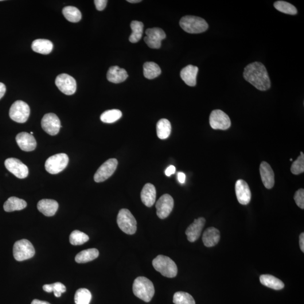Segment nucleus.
<instances>
[{"instance_id":"13","label":"nucleus","mask_w":304,"mask_h":304,"mask_svg":"<svg viewBox=\"0 0 304 304\" xmlns=\"http://www.w3.org/2000/svg\"><path fill=\"white\" fill-rule=\"evenodd\" d=\"M146 33V36L144 37V41L151 49L160 48L162 41L166 37L164 31L159 28L148 29Z\"/></svg>"},{"instance_id":"18","label":"nucleus","mask_w":304,"mask_h":304,"mask_svg":"<svg viewBox=\"0 0 304 304\" xmlns=\"http://www.w3.org/2000/svg\"><path fill=\"white\" fill-rule=\"evenodd\" d=\"M206 220L204 217H200L194 220L193 223L191 224L186 229L185 234L187 239L190 243L196 241L201 235L203 228L204 227Z\"/></svg>"},{"instance_id":"6","label":"nucleus","mask_w":304,"mask_h":304,"mask_svg":"<svg viewBox=\"0 0 304 304\" xmlns=\"http://www.w3.org/2000/svg\"><path fill=\"white\" fill-rule=\"evenodd\" d=\"M35 254L33 245L29 240L23 239L16 242L13 247L14 258L18 262L32 258Z\"/></svg>"},{"instance_id":"44","label":"nucleus","mask_w":304,"mask_h":304,"mask_svg":"<svg viewBox=\"0 0 304 304\" xmlns=\"http://www.w3.org/2000/svg\"><path fill=\"white\" fill-rule=\"evenodd\" d=\"M299 243L300 249L303 252H304V233H302L300 236Z\"/></svg>"},{"instance_id":"8","label":"nucleus","mask_w":304,"mask_h":304,"mask_svg":"<svg viewBox=\"0 0 304 304\" xmlns=\"http://www.w3.org/2000/svg\"><path fill=\"white\" fill-rule=\"evenodd\" d=\"M30 115V108L28 104L22 100H17L11 106L9 116L11 120L18 123H25Z\"/></svg>"},{"instance_id":"46","label":"nucleus","mask_w":304,"mask_h":304,"mask_svg":"<svg viewBox=\"0 0 304 304\" xmlns=\"http://www.w3.org/2000/svg\"><path fill=\"white\" fill-rule=\"evenodd\" d=\"M31 304H51L47 302L41 301V300L35 299L33 300Z\"/></svg>"},{"instance_id":"38","label":"nucleus","mask_w":304,"mask_h":304,"mask_svg":"<svg viewBox=\"0 0 304 304\" xmlns=\"http://www.w3.org/2000/svg\"><path fill=\"white\" fill-rule=\"evenodd\" d=\"M43 290L47 292H54V295L57 298L61 297L62 293L66 291V287L61 282H56L53 284H45L43 286Z\"/></svg>"},{"instance_id":"23","label":"nucleus","mask_w":304,"mask_h":304,"mask_svg":"<svg viewBox=\"0 0 304 304\" xmlns=\"http://www.w3.org/2000/svg\"><path fill=\"white\" fill-rule=\"evenodd\" d=\"M220 239V233L217 229L210 227L206 229L202 237V241L205 246L212 247L215 246Z\"/></svg>"},{"instance_id":"42","label":"nucleus","mask_w":304,"mask_h":304,"mask_svg":"<svg viewBox=\"0 0 304 304\" xmlns=\"http://www.w3.org/2000/svg\"><path fill=\"white\" fill-rule=\"evenodd\" d=\"M175 171H176V168H175V167L174 166L171 165L167 167L165 171V174L166 176L170 177L171 175H172L175 173Z\"/></svg>"},{"instance_id":"10","label":"nucleus","mask_w":304,"mask_h":304,"mask_svg":"<svg viewBox=\"0 0 304 304\" xmlns=\"http://www.w3.org/2000/svg\"><path fill=\"white\" fill-rule=\"evenodd\" d=\"M118 161L115 158L108 159L97 170L94 177V181L96 182H100L107 180L114 174L118 167Z\"/></svg>"},{"instance_id":"33","label":"nucleus","mask_w":304,"mask_h":304,"mask_svg":"<svg viewBox=\"0 0 304 304\" xmlns=\"http://www.w3.org/2000/svg\"><path fill=\"white\" fill-rule=\"evenodd\" d=\"M122 111L119 110H111L105 111L101 114L100 120L104 123H114L122 118Z\"/></svg>"},{"instance_id":"31","label":"nucleus","mask_w":304,"mask_h":304,"mask_svg":"<svg viewBox=\"0 0 304 304\" xmlns=\"http://www.w3.org/2000/svg\"><path fill=\"white\" fill-rule=\"evenodd\" d=\"M144 25L141 22L134 21L131 23L132 33L129 37L131 43H136L142 38L143 33Z\"/></svg>"},{"instance_id":"39","label":"nucleus","mask_w":304,"mask_h":304,"mask_svg":"<svg viewBox=\"0 0 304 304\" xmlns=\"http://www.w3.org/2000/svg\"><path fill=\"white\" fill-rule=\"evenodd\" d=\"M291 171L294 175H299L304 173V154L303 152H301L300 156L292 163Z\"/></svg>"},{"instance_id":"12","label":"nucleus","mask_w":304,"mask_h":304,"mask_svg":"<svg viewBox=\"0 0 304 304\" xmlns=\"http://www.w3.org/2000/svg\"><path fill=\"white\" fill-rule=\"evenodd\" d=\"M174 206L173 198L168 194H163L159 198L155 205L158 217L161 219H166L172 212Z\"/></svg>"},{"instance_id":"16","label":"nucleus","mask_w":304,"mask_h":304,"mask_svg":"<svg viewBox=\"0 0 304 304\" xmlns=\"http://www.w3.org/2000/svg\"><path fill=\"white\" fill-rule=\"evenodd\" d=\"M235 189L237 198L240 204L248 205L251 200V192L247 183L243 179H240L236 183Z\"/></svg>"},{"instance_id":"27","label":"nucleus","mask_w":304,"mask_h":304,"mask_svg":"<svg viewBox=\"0 0 304 304\" xmlns=\"http://www.w3.org/2000/svg\"><path fill=\"white\" fill-rule=\"evenodd\" d=\"M260 281L263 285L275 290H280L284 287V284L274 276L264 274L260 276Z\"/></svg>"},{"instance_id":"4","label":"nucleus","mask_w":304,"mask_h":304,"mask_svg":"<svg viewBox=\"0 0 304 304\" xmlns=\"http://www.w3.org/2000/svg\"><path fill=\"white\" fill-rule=\"evenodd\" d=\"M155 271L167 278H174L178 274V267L169 257L158 255L152 262Z\"/></svg>"},{"instance_id":"21","label":"nucleus","mask_w":304,"mask_h":304,"mask_svg":"<svg viewBox=\"0 0 304 304\" xmlns=\"http://www.w3.org/2000/svg\"><path fill=\"white\" fill-rule=\"evenodd\" d=\"M198 68L192 65H187L182 69L181 77L184 83L189 87H195L197 84V76Z\"/></svg>"},{"instance_id":"26","label":"nucleus","mask_w":304,"mask_h":304,"mask_svg":"<svg viewBox=\"0 0 304 304\" xmlns=\"http://www.w3.org/2000/svg\"><path fill=\"white\" fill-rule=\"evenodd\" d=\"M32 49L34 52L46 55L52 52L53 44L46 39H38L32 42Z\"/></svg>"},{"instance_id":"47","label":"nucleus","mask_w":304,"mask_h":304,"mask_svg":"<svg viewBox=\"0 0 304 304\" xmlns=\"http://www.w3.org/2000/svg\"><path fill=\"white\" fill-rule=\"evenodd\" d=\"M141 1V0H128L127 1V2L130 3H138Z\"/></svg>"},{"instance_id":"7","label":"nucleus","mask_w":304,"mask_h":304,"mask_svg":"<svg viewBox=\"0 0 304 304\" xmlns=\"http://www.w3.org/2000/svg\"><path fill=\"white\" fill-rule=\"evenodd\" d=\"M69 158L65 153L57 154L50 157L45 162V169L51 174H57L67 166Z\"/></svg>"},{"instance_id":"14","label":"nucleus","mask_w":304,"mask_h":304,"mask_svg":"<svg viewBox=\"0 0 304 304\" xmlns=\"http://www.w3.org/2000/svg\"><path fill=\"white\" fill-rule=\"evenodd\" d=\"M5 166L7 170L19 179H25L28 177V167L17 158H7L5 161Z\"/></svg>"},{"instance_id":"22","label":"nucleus","mask_w":304,"mask_h":304,"mask_svg":"<svg viewBox=\"0 0 304 304\" xmlns=\"http://www.w3.org/2000/svg\"><path fill=\"white\" fill-rule=\"evenodd\" d=\"M155 198H156V189L155 186L151 183H147L142 190V202L147 207L151 208L154 204Z\"/></svg>"},{"instance_id":"3","label":"nucleus","mask_w":304,"mask_h":304,"mask_svg":"<svg viewBox=\"0 0 304 304\" xmlns=\"http://www.w3.org/2000/svg\"><path fill=\"white\" fill-rule=\"evenodd\" d=\"M180 26L186 32L197 34L205 32L209 28L208 23L200 17L186 15L180 21Z\"/></svg>"},{"instance_id":"34","label":"nucleus","mask_w":304,"mask_h":304,"mask_svg":"<svg viewBox=\"0 0 304 304\" xmlns=\"http://www.w3.org/2000/svg\"><path fill=\"white\" fill-rule=\"evenodd\" d=\"M91 298V291L87 288H80L76 292L75 302L76 304H89Z\"/></svg>"},{"instance_id":"36","label":"nucleus","mask_w":304,"mask_h":304,"mask_svg":"<svg viewBox=\"0 0 304 304\" xmlns=\"http://www.w3.org/2000/svg\"><path fill=\"white\" fill-rule=\"evenodd\" d=\"M274 6L276 10L284 14L296 15L298 13V10L296 7L291 3L286 1H276L274 3Z\"/></svg>"},{"instance_id":"41","label":"nucleus","mask_w":304,"mask_h":304,"mask_svg":"<svg viewBox=\"0 0 304 304\" xmlns=\"http://www.w3.org/2000/svg\"><path fill=\"white\" fill-rule=\"evenodd\" d=\"M108 1L107 0H95L94 3L97 10L102 11L106 8Z\"/></svg>"},{"instance_id":"20","label":"nucleus","mask_w":304,"mask_h":304,"mask_svg":"<svg viewBox=\"0 0 304 304\" xmlns=\"http://www.w3.org/2000/svg\"><path fill=\"white\" fill-rule=\"evenodd\" d=\"M59 207L58 203L53 200L44 199L38 202V211L46 216H53L55 215Z\"/></svg>"},{"instance_id":"11","label":"nucleus","mask_w":304,"mask_h":304,"mask_svg":"<svg viewBox=\"0 0 304 304\" xmlns=\"http://www.w3.org/2000/svg\"><path fill=\"white\" fill-rule=\"evenodd\" d=\"M56 85L60 91L65 95H73L76 91V81L68 74L63 73L58 75L56 78Z\"/></svg>"},{"instance_id":"19","label":"nucleus","mask_w":304,"mask_h":304,"mask_svg":"<svg viewBox=\"0 0 304 304\" xmlns=\"http://www.w3.org/2000/svg\"><path fill=\"white\" fill-rule=\"evenodd\" d=\"M16 141L19 148L23 151H34L37 146L34 136L25 132H21L17 135Z\"/></svg>"},{"instance_id":"35","label":"nucleus","mask_w":304,"mask_h":304,"mask_svg":"<svg viewBox=\"0 0 304 304\" xmlns=\"http://www.w3.org/2000/svg\"><path fill=\"white\" fill-rule=\"evenodd\" d=\"M89 240V237L83 232L79 231H73L69 236V242L74 245H82Z\"/></svg>"},{"instance_id":"40","label":"nucleus","mask_w":304,"mask_h":304,"mask_svg":"<svg viewBox=\"0 0 304 304\" xmlns=\"http://www.w3.org/2000/svg\"><path fill=\"white\" fill-rule=\"evenodd\" d=\"M294 200L296 205H297L300 209H304V189H300L296 191Z\"/></svg>"},{"instance_id":"1","label":"nucleus","mask_w":304,"mask_h":304,"mask_svg":"<svg viewBox=\"0 0 304 304\" xmlns=\"http://www.w3.org/2000/svg\"><path fill=\"white\" fill-rule=\"evenodd\" d=\"M243 77L257 89L266 91L271 87V82L267 70L260 62L255 61L244 69Z\"/></svg>"},{"instance_id":"48","label":"nucleus","mask_w":304,"mask_h":304,"mask_svg":"<svg viewBox=\"0 0 304 304\" xmlns=\"http://www.w3.org/2000/svg\"><path fill=\"white\" fill-rule=\"evenodd\" d=\"M290 161H292V158H291V159H290Z\"/></svg>"},{"instance_id":"24","label":"nucleus","mask_w":304,"mask_h":304,"mask_svg":"<svg viewBox=\"0 0 304 304\" xmlns=\"http://www.w3.org/2000/svg\"><path fill=\"white\" fill-rule=\"evenodd\" d=\"M128 77V74L126 70L121 68L118 66H113L107 74V78L109 81L114 84L122 83Z\"/></svg>"},{"instance_id":"30","label":"nucleus","mask_w":304,"mask_h":304,"mask_svg":"<svg viewBox=\"0 0 304 304\" xmlns=\"http://www.w3.org/2000/svg\"><path fill=\"white\" fill-rule=\"evenodd\" d=\"M156 128L158 138L166 139L169 138L171 132V125L168 120L163 119L159 120Z\"/></svg>"},{"instance_id":"43","label":"nucleus","mask_w":304,"mask_h":304,"mask_svg":"<svg viewBox=\"0 0 304 304\" xmlns=\"http://www.w3.org/2000/svg\"><path fill=\"white\" fill-rule=\"evenodd\" d=\"M6 91V86L2 83H0V99L4 96Z\"/></svg>"},{"instance_id":"45","label":"nucleus","mask_w":304,"mask_h":304,"mask_svg":"<svg viewBox=\"0 0 304 304\" xmlns=\"http://www.w3.org/2000/svg\"><path fill=\"white\" fill-rule=\"evenodd\" d=\"M185 175L183 173H179L178 174V179L179 182L181 183V184H184L185 182Z\"/></svg>"},{"instance_id":"28","label":"nucleus","mask_w":304,"mask_h":304,"mask_svg":"<svg viewBox=\"0 0 304 304\" xmlns=\"http://www.w3.org/2000/svg\"><path fill=\"white\" fill-rule=\"evenodd\" d=\"M99 255V251L97 249L90 248L78 253L75 261L77 263H87L96 259Z\"/></svg>"},{"instance_id":"5","label":"nucleus","mask_w":304,"mask_h":304,"mask_svg":"<svg viewBox=\"0 0 304 304\" xmlns=\"http://www.w3.org/2000/svg\"><path fill=\"white\" fill-rule=\"evenodd\" d=\"M119 228L127 235H134L137 230V222L129 210H120L117 219Z\"/></svg>"},{"instance_id":"32","label":"nucleus","mask_w":304,"mask_h":304,"mask_svg":"<svg viewBox=\"0 0 304 304\" xmlns=\"http://www.w3.org/2000/svg\"><path fill=\"white\" fill-rule=\"evenodd\" d=\"M62 13L64 17L67 19L69 22L73 23H77L80 21L82 15L80 11L74 6H66L64 7Z\"/></svg>"},{"instance_id":"2","label":"nucleus","mask_w":304,"mask_h":304,"mask_svg":"<svg viewBox=\"0 0 304 304\" xmlns=\"http://www.w3.org/2000/svg\"><path fill=\"white\" fill-rule=\"evenodd\" d=\"M132 290L136 297L147 303L151 301L155 292L153 283L144 276H139L135 279Z\"/></svg>"},{"instance_id":"9","label":"nucleus","mask_w":304,"mask_h":304,"mask_svg":"<svg viewBox=\"0 0 304 304\" xmlns=\"http://www.w3.org/2000/svg\"><path fill=\"white\" fill-rule=\"evenodd\" d=\"M210 126L214 130H226L231 126V121L223 111L213 110L210 116Z\"/></svg>"},{"instance_id":"15","label":"nucleus","mask_w":304,"mask_h":304,"mask_svg":"<svg viewBox=\"0 0 304 304\" xmlns=\"http://www.w3.org/2000/svg\"><path fill=\"white\" fill-rule=\"evenodd\" d=\"M41 126L46 133L50 135H56L60 132L61 127L60 120L52 113L46 114L41 121Z\"/></svg>"},{"instance_id":"29","label":"nucleus","mask_w":304,"mask_h":304,"mask_svg":"<svg viewBox=\"0 0 304 304\" xmlns=\"http://www.w3.org/2000/svg\"><path fill=\"white\" fill-rule=\"evenodd\" d=\"M144 77L149 80L155 79L161 75V69L158 65L154 62H146L143 65Z\"/></svg>"},{"instance_id":"17","label":"nucleus","mask_w":304,"mask_h":304,"mask_svg":"<svg viewBox=\"0 0 304 304\" xmlns=\"http://www.w3.org/2000/svg\"><path fill=\"white\" fill-rule=\"evenodd\" d=\"M260 173L265 187L268 189H272L275 183L274 173L271 165L268 162L263 161L261 163Z\"/></svg>"},{"instance_id":"25","label":"nucleus","mask_w":304,"mask_h":304,"mask_svg":"<svg viewBox=\"0 0 304 304\" xmlns=\"http://www.w3.org/2000/svg\"><path fill=\"white\" fill-rule=\"evenodd\" d=\"M27 202L15 197H11L8 198L3 205V209L6 212H13L15 211H20L27 207Z\"/></svg>"},{"instance_id":"37","label":"nucleus","mask_w":304,"mask_h":304,"mask_svg":"<svg viewBox=\"0 0 304 304\" xmlns=\"http://www.w3.org/2000/svg\"><path fill=\"white\" fill-rule=\"evenodd\" d=\"M175 304H196L195 300L189 294L185 292H177L174 295Z\"/></svg>"}]
</instances>
